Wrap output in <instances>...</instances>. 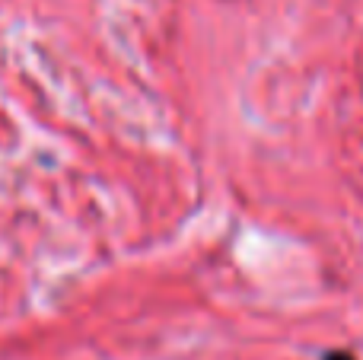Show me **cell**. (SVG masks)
Instances as JSON below:
<instances>
[{
	"instance_id": "cell-1",
	"label": "cell",
	"mask_w": 363,
	"mask_h": 360,
	"mask_svg": "<svg viewBox=\"0 0 363 360\" xmlns=\"http://www.w3.org/2000/svg\"><path fill=\"white\" fill-rule=\"evenodd\" d=\"M325 360H354L347 351H332V354H325Z\"/></svg>"
}]
</instances>
